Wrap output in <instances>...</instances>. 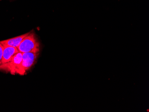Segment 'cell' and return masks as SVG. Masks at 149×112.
<instances>
[{
	"label": "cell",
	"mask_w": 149,
	"mask_h": 112,
	"mask_svg": "<svg viewBox=\"0 0 149 112\" xmlns=\"http://www.w3.org/2000/svg\"><path fill=\"white\" fill-rule=\"evenodd\" d=\"M17 49L21 53H39V43L35 34L30 33L23 39Z\"/></svg>",
	"instance_id": "cell-1"
},
{
	"label": "cell",
	"mask_w": 149,
	"mask_h": 112,
	"mask_svg": "<svg viewBox=\"0 0 149 112\" xmlns=\"http://www.w3.org/2000/svg\"><path fill=\"white\" fill-rule=\"evenodd\" d=\"M22 53L18 52L12 58L10 61L4 65H0V70L10 72L13 75H24L22 68Z\"/></svg>",
	"instance_id": "cell-2"
},
{
	"label": "cell",
	"mask_w": 149,
	"mask_h": 112,
	"mask_svg": "<svg viewBox=\"0 0 149 112\" xmlns=\"http://www.w3.org/2000/svg\"><path fill=\"white\" fill-rule=\"evenodd\" d=\"M22 68L24 74L35 64L39 53H22Z\"/></svg>",
	"instance_id": "cell-3"
},
{
	"label": "cell",
	"mask_w": 149,
	"mask_h": 112,
	"mask_svg": "<svg viewBox=\"0 0 149 112\" xmlns=\"http://www.w3.org/2000/svg\"><path fill=\"white\" fill-rule=\"evenodd\" d=\"M3 49V56L1 65L6 64L10 61L12 58L19 51L17 47H12L10 46H4Z\"/></svg>",
	"instance_id": "cell-4"
},
{
	"label": "cell",
	"mask_w": 149,
	"mask_h": 112,
	"mask_svg": "<svg viewBox=\"0 0 149 112\" xmlns=\"http://www.w3.org/2000/svg\"><path fill=\"white\" fill-rule=\"evenodd\" d=\"M31 32L27 33L18 36L16 37L10 39H6L5 40L0 41V42L4 46H10L12 47H17L21 43L22 41L26 36L30 34Z\"/></svg>",
	"instance_id": "cell-5"
},
{
	"label": "cell",
	"mask_w": 149,
	"mask_h": 112,
	"mask_svg": "<svg viewBox=\"0 0 149 112\" xmlns=\"http://www.w3.org/2000/svg\"><path fill=\"white\" fill-rule=\"evenodd\" d=\"M3 49H4V47L3 45L0 42V65H1V62H2Z\"/></svg>",
	"instance_id": "cell-6"
}]
</instances>
